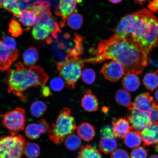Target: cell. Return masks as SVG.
I'll return each instance as SVG.
<instances>
[{
	"instance_id": "cell-1",
	"label": "cell",
	"mask_w": 158,
	"mask_h": 158,
	"mask_svg": "<svg viewBox=\"0 0 158 158\" xmlns=\"http://www.w3.org/2000/svg\"><path fill=\"white\" fill-rule=\"evenodd\" d=\"M96 53L95 57L85 59V62L96 64L108 59L116 60L123 66L126 75L141 74L148 64L149 54L130 37L123 38L115 34L100 41Z\"/></svg>"
},
{
	"instance_id": "cell-2",
	"label": "cell",
	"mask_w": 158,
	"mask_h": 158,
	"mask_svg": "<svg viewBox=\"0 0 158 158\" xmlns=\"http://www.w3.org/2000/svg\"><path fill=\"white\" fill-rule=\"evenodd\" d=\"M114 31L120 37H130L148 53L158 47V19L149 10L124 16Z\"/></svg>"
},
{
	"instance_id": "cell-3",
	"label": "cell",
	"mask_w": 158,
	"mask_h": 158,
	"mask_svg": "<svg viewBox=\"0 0 158 158\" xmlns=\"http://www.w3.org/2000/svg\"><path fill=\"white\" fill-rule=\"evenodd\" d=\"M15 67L8 71L5 82L8 87L9 92L19 97L22 100H25L23 93L27 89L31 87L44 85L48 80V75L39 66L28 68L19 62Z\"/></svg>"
},
{
	"instance_id": "cell-4",
	"label": "cell",
	"mask_w": 158,
	"mask_h": 158,
	"mask_svg": "<svg viewBox=\"0 0 158 158\" xmlns=\"http://www.w3.org/2000/svg\"><path fill=\"white\" fill-rule=\"evenodd\" d=\"M71 110L64 108L61 110L55 124L48 130V135L51 141L57 145H60L65 138L73 133L77 128L74 118L71 115Z\"/></svg>"
},
{
	"instance_id": "cell-5",
	"label": "cell",
	"mask_w": 158,
	"mask_h": 158,
	"mask_svg": "<svg viewBox=\"0 0 158 158\" xmlns=\"http://www.w3.org/2000/svg\"><path fill=\"white\" fill-rule=\"evenodd\" d=\"M84 63V59H80V57H72L68 55L65 61L56 63L59 76L64 79L69 89L75 88L76 82L80 77Z\"/></svg>"
},
{
	"instance_id": "cell-6",
	"label": "cell",
	"mask_w": 158,
	"mask_h": 158,
	"mask_svg": "<svg viewBox=\"0 0 158 158\" xmlns=\"http://www.w3.org/2000/svg\"><path fill=\"white\" fill-rule=\"evenodd\" d=\"M27 141L23 136H3L0 138V158H21L24 153Z\"/></svg>"
},
{
	"instance_id": "cell-7",
	"label": "cell",
	"mask_w": 158,
	"mask_h": 158,
	"mask_svg": "<svg viewBox=\"0 0 158 158\" xmlns=\"http://www.w3.org/2000/svg\"><path fill=\"white\" fill-rule=\"evenodd\" d=\"M2 123L9 130L11 135H15L23 130L26 122L24 109L17 107L3 114H0Z\"/></svg>"
},
{
	"instance_id": "cell-8",
	"label": "cell",
	"mask_w": 158,
	"mask_h": 158,
	"mask_svg": "<svg viewBox=\"0 0 158 158\" xmlns=\"http://www.w3.org/2000/svg\"><path fill=\"white\" fill-rule=\"evenodd\" d=\"M127 108L129 114L127 119L136 131L141 133L148 125L152 124L149 114L136 109L133 102L128 105Z\"/></svg>"
},
{
	"instance_id": "cell-9",
	"label": "cell",
	"mask_w": 158,
	"mask_h": 158,
	"mask_svg": "<svg viewBox=\"0 0 158 158\" xmlns=\"http://www.w3.org/2000/svg\"><path fill=\"white\" fill-rule=\"evenodd\" d=\"M104 78L110 81H118L124 74L123 67L119 62L112 60L106 63L100 71Z\"/></svg>"
},
{
	"instance_id": "cell-10",
	"label": "cell",
	"mask_w": 158,
	"mask_h": 158,
	"mask_svg": "<svg viewBox=\"0 0 158 158\" xmlns=\"http://www.w3.org/2000/svg\"><path fill=\"white\" fill-rule=\"evenodd\" d=\"M82 0H60L55 6V13L60 16L63 21L60 24L64 26L68 18L76 10L77 5L81 3Z\"/></svg>"
},
{
	"instance_id": "cell-11",
	"label": "cell",
	"mask_w": 158,
	"mask_h": 158,
	"mask_svg": "<svg viewBox=\"0 0 158 158\" xmlns=\"http://www.w3.org/2000/svg\"><path fill=\"white\" fill-rule=\"evenodd\" d=\"M35 24L40 25L46 27L55 39L58 38V34L61 32L56 19L53 17L51 11L37 16Z\"/></svg>"
},
{
	"instance_id": "cell-12",
	"label": "cell",
	"mask_w": 158,
	"mask_h": 158,
	"mask_svg": "<svg viewBox=\"0 0 158 158\" xmlns=\"http://www.w3.org/2000/svg\"><path fill=\"white\" fill-rule=\"evenodd\" d=\"M19 56L18 49L12 51L6 48L0 40V72L8 70Z\"/></svg>"
},
{
	"instance_id": "cell-13",
	"label": "cell",
	"mask_w": 158,
	"mask_h": 158,
	"mask_svg": "<svg viewBox=\"0 0 158 158\" xmlns=\"http://www.w3.org/2000/svg\"><path fill=\"white\" fill-rule=\"evenodd\" d=\"M134 104L136 109L149 114L153 108L158 109V103L154 100L152 97L148 92L138 96L135 98Z\"/></svg>"
},
{
	"instance_id": "cell-14",
	"label": "cell",
	"mask_w": 158,
	"mask_h": 158,
	"mask_svg": "<svg viewBox=\"0 0 158 158\" xmlns=\"http://www.w3.org/2000/svg\"><path fill=\"white\" fill-rule=\"evenodd\" d=\"M50 127L48 122L44 118H43L39 123L28 124L26 128L25 135L30 139H37L42 134L48 131Z\"/></svg>"
},
{
	"instance_id": "cell-15",
	"label": "cell",
	"mask_w": 158,
	"mask_h": 158,
	"mask_svg": "<svg viewBox=\"0 0 158 158\" xmlns=\"http://www.w3.org/2000/svg\"><path fill=\"white\" fill-rule=\"evenodd\" d=\"M142 140L145 146H158V125L151 124L141 132Z\"/></svg>"
},
{
	"instance_id": "cell-16",
	"label": "cell",
	"mask_w": 158,
	"mask_h": 158,
	"mask_svg": "<svg viewBox=\"0 0 158 158\" xmlns=\"http://www.w3.org/2000/svg\"><path fill=\"white\" fill-rule=\"evenodd\" d=\"M112 128L115 137L123 139L127 134L134 129L127 118H120L112 122Z\"/></svg>"
},
{
	"instance_id": "cell-17",
	"label": "cell",
	"mask_w": 158,
	"mask_h": 158,
	"mask_svg": "<svg viewBox=\"0 0 158 158\" xmlns=\"http://www.w3.org/2000/svg\"><path fill=\"white\" fill-rule=\"evenodd\" d=\"M84 96L81 100V106L86 111H96L98 109L99 103L98 98L91 91L85 90L83 93Z\"/></svg>"
},
{
	"instance_id": "cell-18",
	"label": "cell",
	"mask_w": 158,
	"mask_h": 158,
	"mask_svg": "<svg viewBox=\"0 0 158 158\" xmlns=\"http://www.w3.org/2000/svg\"><path fill=\"white\" fill-rule=\"evenodd\" d=\"M77 133L79 137L84 141L90 142L96 135L94 128L88 122H82L77 128Z\"/></svg>"
},
{
	"instance_id": "cell-19",
	"label": "cell",
	"mask_w": 158,
	"mask_h": 158,
	"mask_svg": "<svg viewBox=\"0 0 158 158\" xmlns=\"http://www.w3.org/2000/svg\"><path fill=\"white\" fill-rule=\"evenodd\" d=\"M51 3L48 1L39 0L27 6L25 9L32 11L37 17L43 14L50 11Z\"/></svg>"
},
{
	"instance_id": "cell-20",
	"label": "cell",
	"mask_w": 158,
	"mask_h": 158,
	"mask_svg": "<svg viewBox=\"0 0 158 158\" xmlns=\"http://www.w3.org/2000/svg\"><path fill=\"white\" fill-rule=\"evenodd\" d=\"M141 133L132 130L126 136L124 139V143L128 148H136L139 147L142 142Z\"/></svg>"
},
{
	"instance_id": "cell-21",
	"label": "cell",
	"mask_w": 158,
	"mask_h": 158,
	"mask_svg": "<svg viewBox=\"0 0 158 158\" xmlns=\"http://www.w3.org/2000/svg\"><path fill=\"white\" fill-rule=\"evenodd\" d=\"M99 147L102 152L108 154L115 151L118 147V143L115 138L103 137L100 140Z\"/></svg>"
},
{
	"instance_id": "cell-22",
	"label": "cell",
	"mask_w": 158,
	"mask_h": 158,
	"mask_svg": "<svg viewBox=\"0 0 158 158\" xmlns=\"http://www.w3.org/2000/svg\"><path fill=\"white\" fill-rule=\"evenodd\" d=\"M122 85L123 88L128 91H135L140 86L139 79L135 75H126L122 81Z\"/></svg>"
},
{
	"instance_id": "cell-23",
	"label": "cell",
	"mask_w": 158,
	"mask_h": 158,
	"mask_svg": "<svg viewBox=\"0 0 158 158\" xmlns=\"http://www.w3.org/2000/svg\"><path fill=\"white\" fill-rule=\"evenodd\" d=\"M39 53L36 47H31L25 51L23 55L24 64L29 67L34 66L39 59Z\"/></svg>"
},
{
	"instance_id": "cell-24",
	"label": "cell",
	"mask_w": 158,
	"mask_h": 158,
	"mask_svg": "<svg viewBox=\"0 0 158 158\" xmlns=\"http://www.w3.org/2000/svg\"><path fill=\"white\" fill-rule=\"evenodd\" d=\"M19 19L25 26L31 27L36 23L37 15L32 11L25 9L21 10Z\"/></svg>"
},
{
	"instance_id": "cell-25",
	"label": "cell",
	"mask_w": 158,
	"mask_h": 158,
	"mask_svg": "<svg viewBox=\"0 0 158 158\" xmlns=\"http://www.w3.org/2000/svg\"><path fill=\"white\" fill-rule=\"evenodd\" d=\"M81 144L80 137L74 133L67 136L64 140L65 147L71 151L78 149L81 146Z\"/></svg>"
},
{
	"instance_id": "cell-26",
	"label": "cell",
	"mask_w": 158,
	"mask_h": 158,
	"mask_svg": "<svg viewBox=\"0 0 158 158\" xmlns=\"http://www.w3.org/2000/svg\"><path fill=\"white\" fill-rule=\"evenodd\" d=\"M77 158H102V156L98 149L88 145L81 150Z\"/></svg>"
},
{
	"instance_id": "cell-27",
	"label": "cell",
	"mask_w": 158,
	"mask_h": 158,
	"mask_svg": "<svg viewBox=\"0 0 158 158\" xmlns=\"http://www.w3.org/2000/svg\"><path fill=\"white\" fill-rule=\"evenodd\" d=\"M143 82L146 88L153 91L158 87V76L155 73H149L145 75Z\"/></svg>"
},
{
	"instance_id": "cell-28",
	"label": "cell",
	"mask_w": 158,
	"mask_h": 158,
	"mask_svg": "<svg viewBox=\"0 0 158 158\" xmlns=\"http://www.w3.org/2000/svg\"><path fill=\"white\" fill-rule=\"evenodd\" d=\"M114 98L116 103L120 106H127L131 103V95L127 91L123 89L116 92Z\"/></svg>"
},
{
	"instance_id": "cell-29",
	"label": "cell",
	"mask_w": 158,
	"mask_h": 158,
	"mask_svg": "<svg viewBox=\"0 0 158 158\" xmlns=\"http://www.w3.org/2000/svg\"><path fill=\"white\" fill-rule=\"evenodd\" d=\"M50 33L46 27L38 24L34 25L31 31L33 38L36 40H43L46 39Z\"/></svg>"
},
{
	"instance_id": "cell-30",
	"label": "cell",
	"mask_w": 158,
	"mask_h": 158,
	"mask_svg": "<svg viewBox=\"0 0 158 158\" xmlns=\"http://www.w3.org/2000/svg\"><path fill=\"white\" fill-rule=\"evenodd\" d=\"M67 24L71 28L78 30L81 27L83 18L82 16L77 13L72 14L66 19Z\"/></svg>"
},
{
	"instance_id": "cell-31",
	"label": "cell",
	"mask_w": 158,
	"mask_h": 158,
	"mask_svg": "<svg viewBox=\"0 0 158 158\" xmlns=\"http://www.w3.org/2000/svg\"><path fill=\"white\" fill-rule=\"evenodd\" d=\"M47 109L46 105L41 101H37L33 102L31 106V114L35 117L39 118L43 115Z\"/></svg>"
},
{
	"instance_id": "cell-32",
	"label": "cell",
	"mask_w": 158,
	"mask_h": 158,
	"mask_svg": "<svg viewBox=\"0 0 158 158\" xmlns=\"http://www.w3.org/2000/svg\"><path fill=\"white\" fill-rule=\"evenodd\" d=\"M39 146L35 143H27L26 144L24 154L28 158H37L40 154Z\"/></svg>"
},
{
	"instance_id": "cell-33",
	"label": "cell",
	"mask_w": 158,
	"mask_h": 158,
	"mask_svg": "<svg viewBox=\"0 0 158 158\" xmlns=\"http://www.w3.org/2000/svg\"><path fill=\"white\" fill-rule=\"evenodd\" d=\"M23 32L21 24L14 19L11 20L9 24V32L13 37H18Z\"/></svg>"
},
{
	"instance_id": "cell-34",
	"label": "cell",
	"mask_w": 158,
	"mask_h": 158,
	"mask_svg": "<svg viewBox=\"0 0 158 158\" xmlns=\"http://www.w3.org/2000/svg\"><path fill=\"white\" fill-rule=\"evenodd\" d=\"M96 78L95 72L91 69H85L82 73V81L87 84L93 83L96 80Z\"/></svg>"
},
{
	"instance_id": "cell-35",
	"label": "cell",
	"mask_w": 158,
	"mask_h": 158,
	"mask_svg": "<svg viewBox=\"0 0 158 158\" xmlns=\"http://www.w3.org/2000/svg\"><path fill=\"white\" fill-rule=\"evenodd\" d=\"M50 87L55 91L59 92L64 88V82L62 78L56 77L53 78L50 83Z\"/></svg>"
},
{
	"instance_id": "cell-36",
	"label": "cell",
	"mask_w": 158,
	"mask_h": 158,
	"mask_svg": "<svg viewBox=\"0 0 158 158\" xmlns=\"http://www.w3.org/2000/svg\"><path fill=\"white\" fill-rule=\"evenodd\" d=\"M148 151L143 147L136 148L131 151L130 158H147Z\"/></svg>"
},
{
	"instance_id": "cell-37",
	"label": "cell",
	"mask_w": 158,
	"mask_h": 158,
	"mask_svg": "<svg viewBox=\"0 0 158 158\" xmlns=\"http://www.w3.org/2000/svg\"><path fill=\"white\" fill-rule=\"evenodd\" d=\"M3 44L6 48L10 50H15L16 49L17 43L14 39L12 37L5 36L2 38Z\"/></svg>"
},
{
	"instance_id": "cell-38",
	"label": "cell",
	"mask_w": 158,
	"mask_h": 158,
	"mask_svg": "<svg viewBox=\"0 0 158 158\" xmlns=\"http://www.w3.org/2000/svg\"><path fill=\"white\" fill-rule=\"evenodd\" d=\"M100 134L102 137L115 138L114 134L112 127L110 125H106L102 127L100 130Z\"/></svg>"
},
{
	"instance_id": "cell-39",
	"label": "cell",
	"mask_w": 158,
	"mask_h": 158,
	"mask_svg": "<svg viewBox=\"0 0 158 158\" xmlns=\"http://www.w3.org/2000/svg\"><path fill=\"white\" fill-rule=\"evenodd\" d=\"M110 158H129V156L125 150L118 149L112 153Z\"/></svg>"
},
{
	"instance_id": "cell-40",
	"label": "cell",
	"mask_w": 158,
	"mask_h": 158,
	"mask_svg": "<svg viewBox=\"0 0 158 158\" xmlns=\"http://www.w3.org/2000/svg\"><path fill=\"white\" fill-rule=\"evenodd\" d=\"M149 117L152 124L158 125V109L153 108L150 112Z\"/></svg>"
},
{
	"instance_id": "cell-41",
	"label": "cell",
	"mask_w": 158,
	"mask_h": 158,
	"mask_svg": "<svg viewBox=\"0 0 158 158\" xmlns=\"http://www.w3.org/2000/svg\"><path fill=\"white\" fill-rule=\"evenodd\" d=\"M148 7L153 12L157 13L158 12V0H152L150 2Z\"/></svg>"
},
{
	"instance_id": "cell-42",
	"label": "cell",
	"mask_w": 158,
	"mask_h": 158,
	"mask_svg": "<svg viewBox=\"0 0 158 158\" xmlns=\"http://www.w3.org/2000/svg\"><path fill=\"white\" fill-rule=\"evenodd\" d=\"M41 92H42L43 96L45 97L49 96L51 94L50 88L47 86L43 87L42 90H41Z\"/></svg>"
},
{
	"instance_id": "cell-43",
	"label": "cell",
	"mask_w": 158,
	"mask_h": 158,
	"mask_svg": "<svg viewBox=\"0 0 158 158\" xmlns=\"http://www.w3.org/2000/svg\"><path fill=\"white\" fill-rule=\"evenodd\" d=\"M134 1L136 3L143 5L146 2L150 1V0H134Z\"/></svg>"
},
{
	"instance_id": "cell-44",
	"label": "cell",
	"mask_w": 158,
	"mask_h": 158,
	"mask_svg": "<svg viewBox=\"0 0 158 158\" xmlns=\"http://www.w3.org/2000/svg\"><path fill=\"white\" fill-rule=\"evenodd\" d=\"M8 0H0V8H3V6Z\"/></svg>"
},
{
	"instance_id": "cell-45",
	"label": "cell",
	"mask_w": 158,
	"mask_h": 158,
	"mask_svg": "<svg viewBox=\"0 0 158 158\" xmlns=\"http://www.w3.org/2000/svg\"><path fill=\"white\" fill-rule=\"evenodd\" d=\"M122 0H109L110 2L113 3H118L121 2Z\"/></svg>"
},
{
	"instance_id": "cell-46",
	"label": "cell",
	"mask_w": 158,
	"mask_h": 158,
	"mask_svg": "<svg viewBox=\"0 0 158 158\" xmlns=\"http://www.w3.org/2000/svg\"><path fill=\"white\" fill-rule=\"evenodd\" d=\"M148 158H158V155L154 154L150 156Z\"/></svg>"
},
{
	"instance_id": "cell-47",
	"label": "cell",
	"mask_w": 158,
	"mask_h": 158,
	"mask_svg": "<svg viewBox=\"0 0 158 158\" xmlns=\"http://www.w3.org/2000/svg\"><path fill=\"white\" fill-rule=\"evenodd\" d=\"M155 98L156 99V100L158 102V89L156 90L155 93Z\"/></svg>"
},
{
	"instance_id": "cell-48",
	"label": "cell",
	"mask_w": 158,
	"mask_h": 158,
	"mask_svg": "<svg viewBox=\"0 0 158 158\" xmlns=\"http://www.w3.org/2000/svg\"><path fill=\"white\" fill-rule=\"evenodd\" d=\"M155 73H156L157 74L158 73V70L156 71V72Z\"/></svg>"
}]
</instances>
